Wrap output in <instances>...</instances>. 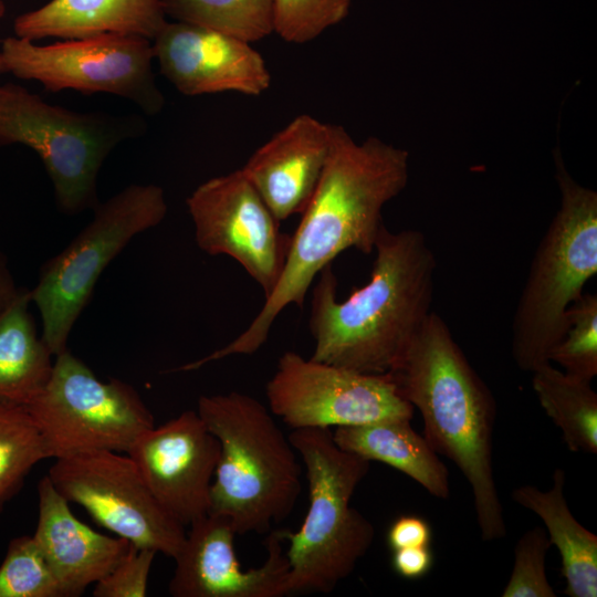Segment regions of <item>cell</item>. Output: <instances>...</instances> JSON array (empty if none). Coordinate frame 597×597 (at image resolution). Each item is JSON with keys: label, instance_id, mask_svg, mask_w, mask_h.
Here are the masks:
<instances>
[{"label": "cell", "instance_id": "1", "mask_svg": "<svg viewBox=\"0 0 597 597\" xmlns=\"http://www.w3.org/2000/svg\"><path fill=\"white\" fill-rule=\"evenodd\" d=\"M409 155L369 137L356 143L346 129L332 125L329 155L318 185L290 238L279 282L262 308L235 339L188 363L190 370L232 355L254 354L266 341L277 315L302 307L315 277L348 249L374 253L384 226L383 209L407 186Z\"/></svg>", "mask_w": 597, "mask_h": 597}, {"label": "cell", "instance_id": "2", "mask_svg": "<svg viewBox=\"0 0 597 597\" xmlns=\"http://www.w3.org/2000/svg\"><path fill=\"white\" fill-rule=\"evenodd\" d=\"M368 282L338 301L332 264L311 301L312 359L367 374H387L431 313L437 261L426 235L381 227Z\"/></svg>", "mask_w": 597, "mask_h": 597}, {"label": "cell", "instance_id": "3", "mask_svg": "<svg viewBox=\"0 0 597 597\" xmlns=\"http://www.w3.org/2000/svg\"><path fill=\"white\" fill-rule=\"evenodd\" d=\"M387 374L420 412L422 436L469 483L482 540L505 537L492 457L496 404L437 312L431 311Z\"/></svg>", "mask_w": 597, "mask_h": 597}, {"label": "cell", "instance_id": "4", "mask_svg": "<svg viewBox=\"0 0 597 597\" xmlns=\"http://www.w3.org/2000/svg\"><path fill=\"white\" fill-rule=\"evenodd\" d=\"M197 412L220 443L208 514L228 519L237 535L270 532L301 493L289 437L265 406L239 391L200 396Z\"/></svg>", "mask_w": 597, "mask_h": 597}, {"label": "cell", "instance_id": "5", "mask_svg": "<svg viewBox=\"0 0 597 597\" xmlns=\"http://www.w3.org/2000/svg\"><path fill=\"white\" fill-rule=\"evenodd\" d=\"M289 440L308 482V510L296 532L282 528L289 547L284 596L331 593L370 548L375 528L350 505L370 461L339 448L328 428L294 429Z\"/></svg>", "mask_w": 597, "mask_h": 597}, {"label": "cell", "instance_id": "6", "mask_svg": "<svg viewBox=\"0 0 597 597\" xmlns=\"http://www.w3.org/2000/svg\"><path fill=\"white\" fill-rule=\"evenodd\" d=\"M554 161L561 207L534 253L512 322L511 354L528 373L551 363L570 305L597 273V193L572 178L557 148Z\"/></svg>", "mask_w": 597, "mask_h": 597}, {"label": "cell", "instance_id": "7", "mask_svg": "<svg viewBox=\"0 0 597 597\" xmlns=\"http://www.w3.org/2000/svg\"><path fill=\"white\" fill-rule=\"evenodd\" d=\"M93 219L41 269L30 290L42 320V339L53 356L66 350L70 333L111 261L168 211L163 188L130 185L94 208Z\"/></svg>", "mask_w": 597, "mask_h": 597}, {"label": "cell", "instance_id": "8", "mask_svg": "<svg viewBox=\"0 0 597 597\" xmlns=\"http://www.w3.org/2000/svg\"><path fill=\"white\" fill-rule=\"evenodd\" d=\"M127 118L51 105L25 87L0 84V147L21 144L41 158L61 211L97 202L96 178L111 150L132 129Z\"/></svg>", "mask_w": 597, "mask_h": 597}, {"label": "cell", "instance_id": "9", "mask_svg": "<svg viewBox=\"0 0 597 597\" xmlns=\"http://www.w3.org/2000/svg\"><path fill=\"white\" fill-rule=\"evenodd\" d=\"M25 408L54 460L94 450L127 453L155 426L134 387L119 379L102 381L67 349L55 356L48 384Z\"/></svg>", "mask_w": 597, "mask_h": 597}, {"label": "cell", "instance_id": "10", "mask_svg": "<svg viewBox=\"0 0 597 597\" xmlns=\"http://www.w3.org/2000/svg\"><path fill=\"white\" fill-rule=\"evenodd\" d=\"M0 57L3 72L38 81L50 92L114 94L149 115L165 104L151 69L153 43L143 36L105 33L45 45L9 36L2 41Z\"/></svg>", "mask_w": 597, "mask_h": 597}, {"label": "cell", "instance_id": "11", "mask_svg": "<svg viewBox=\"0 0 597 597\" xmlns=\"http://www.w3.org/2000/svg\"><path fill=\"white\" fill-rule=\"evenodd\" d=\"M48 476L69 502L136 547L171 558L180 552L185 526L157 502L127 453L94 450L59 458Z\"/></svg>", "mask_w": 597, "mask_h": 597}, {"label": "cell", "instance_id": "12", "mask_svg": "<svg viewBox=\"0 0 597 597\" xmlns=\"http://www.w3.org/2000/svg\"><path fill=\"white\" fill-rule=\"evenodd\" d=\"M270 411L290 428H328L411 420L415 408L388 374H367L287 350L266 384Z\"/></svg>", "mask_w": 597, "mask_h": 597}, {"label": "cell", "instance_id": "13", "mask_svg": "<svg viewBox=\"0 0 597 597\" xmlns=\"http://www.w3.org/2000/svg\"><path fill=\"white\" fill-rule=\"evenodd\" d=\"M198 247L210 255L235 260L266 298L275 289L291 235L241 169L213 177L187 198Z\"/></svg>", "mask_w": 597, "mask_h": 597}, {"label": "cell", "instance_id": "14", "mask_svg": "<svg viewBox=\"0 0 597 597\" xmlns=\"http://www.w3.org/2000/svg\"><path fill=\"white\" fill-rule=\"evenodd\" d=\"M127 454L157 502L181 525L209 513L220 443L197 411L144 431Z\"/></svg>", "mask_w": 597, "mask_h": 597}, {"label": "cell", "instance_id": "15", "mask_svg": "<svg viewBox=\"0 0 597 597\" xmlns=\"http://www.w3.org/2000/svg\"><path fill=\"white\" fill-rule=\"evenodd\" d=\"M189 526L184 545L174 558L176 568L169 582L171 596H284L290 567L282 528L270 531L263 564L243 570L234 551L237 533L228 519L207 514Z\"/></svg>", "mask_w": 597, "mask_h": 597}, {"label": "cell", "instance_id": "16", "mask_svg": "<svg viewBox=\"0 0 597 597\" xmlns=\"http://www.w3.org/2000/svg\"><path fill=\"white\" fill-rule=\"evenodd\" d=\"M161 74L189 96L260 95L271 84L263 56L250 43L199 25L166 22L153 40Z\"/></svg>", "mask_w": 597, "mask_h": 597}, {"label": "cell", "instance_id": "17", "mask_svg": "<svg viewBox=\"0 0 597 597\" xmlns=\"http://www.w3.org/2000/svg\"><path fill=\"white\" fill-rule=\"evenodd\" d=\"M331 143L332 124L302 114L258 148L241 168L280 222L306 208Z\"/></svg>", "mask_w": 597, "mask_h": 597}, {"label": "cell", "instance_id": "18", "mask_svg": "<svg viewBox=\"0 0 597 597\" xmlns=\"http://www.w3.org/2000/svg\"><path fill=\"white\" fill-rule=\"evenodd\" d=\"M38 523L32 535L59 582L63 597H76L106 576L132 546L78 520L45 475L38 485Z\"/></svg>", "mask_w": 597, "mask_h": 597}, {"label": "cell", "instance_id": "19", "mask_svg": "<svg viewBox=\"0 0 597 597\" xmlns=\"http://www.w3.org/2000/svg\"><path fill=\"white\" fill-rule=\"evenodd\" d=\"M166 22L161 0H50L18 15L13 30L15 36L31 41L105 33L153 41Z\"/></svg>", "mask_w": 597, "mask_h": 597}, {"label": "cell", "instance_id": "20", "mask_svg": "<svg viewBox=\"0 0 597 597\" xmlns=\"http://www.w3.org/2000/svg\"><path fill=\"white\" fill-rule=\"evenodd\" d=\"M332 434L343 450L392 467L434 498H449L447 467L427 439L412 429L410 420L388 419L343 426L335 428Z\"/></svg>", "mask_w": 597, "mask_h": 597}, {"label": "cell", "instance_id": "21", "mask_svg": "<svg viewBox=\"0 0 597 597\" xmlns=\"http://www.w3.org/2000/svg\"><path fill=\"white\" fill-rule=\"evenodd\" d=\"M565 472L556 468L547 491L534 485L513 490L512 500L535 513L544 523L552 545L562 559L564 593L570 597L597 596V536L572 514L564 495Z\"/></svg>", "mask_w": 597, "mask_h": 597}, {"label": "cell", "instance_id": "22", "mask_svg": "<svg viewBox=\"0 0 597 597\" xmlns=\"http://www.w3.org/2000/svg\"><path fill=\"white\" fill-rule=\"evenodd\" d=\"M30 290L21 289L0 314V404L27 407L48 384L52 353L30 313Z\"/></svg>", "mask_w": 597, "mask_h": 597}, {"label": "cell", "instance_id": "23", "mask_svg": "<svg viewBox=\"0 0 597 597\" xmlns=\"http://www.w3.org/2000/svg\"><path fill=\"white\" fill-rule=\"evenodd\" d=\"M533 390L572 452L597 453V394L591 381L547 363L532 371Z\"/></svg>", "mask_w": 597, "mask_h": 597}, {"label": "cell", "instance_id": "24", "mask_svg": "<svg viewBox=\"0 0 597 597\" xmlns=\"http://www.w3.org/2000/svg\"><path fill=\"white\" fill-rule=\"evenodd\" d=\"M166 17L248 43L273 32V0H161Z\"/></svg>", "mask_w": 597, "mask_h": 597}, {"label": "cell", "instance_id": "25", "mask_svg": "<svg viewBox=\"0 0 597 597\" xmlns=\"http://www.w3.org/2000/svg\"><path fill=\"white\" fill-rule=\"evenodd\" d=\"M45 459L42 437L28 409L0 404V513L33 467Z\"/></svg>", "mask_w": 597, "mask_h": 597}, {"label": "cell", "instance_id": "26", "mask_svg": "<svg viewBox=\"0 0 597 597\" xmlns=\"http://www.w3.org/2000/svg\"><path fill=\"white\" fill-rule=\"evenodd\" d=\"M0 597H63L33 536L10 541L0 565Z\"/></svg>", "mask_w": 597, "mask_h": 597}, {"label": "cell", "instance_id": "27", "mask_svg": "<svg viewBox=\"0 0 597 597\" xmlns=\"http://www.w3.org/2000/svg\"><path fill=\"white\" fill-rule=\"evenodd\" d=\"M549 362L566 374L591 381L597 375V295L583 294L570 305L564 336Z\"/></svg>", "mask_w": 597, "mask_h": 597}, {"label": "cell", "instance_id": "28", "mask_svg": "<svg viewBox=\"0 0 597 597\" xmlns=\"http://www.w3.org/2000/svg\"><path fill=\"white\" fill-rule=\"evenodd\" d=\"M352 0H273V32L290 43H306L342 22Z\"/></svg>", "mask_w": 597, "mask_h": 597}, {"label": "cell", "instance_id": "29", "mask_svg": "<svg viewBox=\"0 0 597 597\" xmlns=\"http://www.w3.org/2000/svg\"><path fill=\"white\" fill-rule=\"evenodd\" d=\"M552 543L540 526L526 531L514 547L513 568L502 597H556L545 561Z\"/></svg>", "mask_w": 597, "mask_h": 597}, {"label": "cell", "instance_id": "30", "mask_svg": "<svg viewBox=\"0 0 597 597\" xmlns=\"http://www.w3.org/2000/svg\"><path fill=\"white\" fill-rule=\"evenodd\" d=\"M157 552L132 544L126 555L94 584V597H145L150 568Z\"/></svg>", "mask_w": 597, "mask_h": 597}, {"label": "cell", "instance_id": "31", "mask_svg": "<svg viewBox=\"0 0 597 597\" xmlns=\"http://www.w3.org/2000/svg\"><path fill=\"white\" fill-rule=\"evenodd\" d=\"M432 531L429 523L412 514L398 516L389 526L386 535L387 544L391 551L430 546Z\"/></svg>", "mask_w": 597, "mask_h": 597}, {"label": "cell", "instance_id": "32", "mask_svg": "<svg viewBox=\"0 0 597 597\" xmlns=\"http://www.w3.org/2000/svg\"><path fill=\"white\" fill-rule=\"evenodd\" d=\"M430 546L407 547L392 551L391 565L396 574L407 579L423 577L432 567Z\"/></svg>", "mask_w": 597, "mask_h": 597}, {"label": "cell", "instance_id": "33", "mask_svg": "<svg viewBox=\"0 0 597 597\" xmlns=\"http://www.w3.org/2000/svg\"><path fill=\"white\" fill-rule=\"evenodd\" d=\"M20 290L14 283L3 254L0 252V314L14 301Z\"/></svg>", "mask_w": 597, "mask_h": 597}, {"label": "cell", "instance_id": "34", "mask_svg": "<svg viewBox=\"0 0 597 597\" xmlns=\"http://www.w3.org/2000/svg\"><path fill=\"white\" fill-rule=\"evenodd\" d=\"M4 14H6V4L2 0H0V18H2ZM0 72H3L1 57H0Z\"/></svg>", "mask_w": 597, "mask_h": 597}]
</instances>
